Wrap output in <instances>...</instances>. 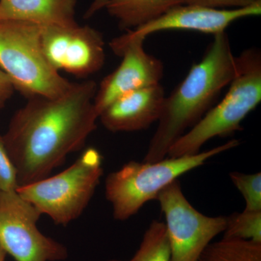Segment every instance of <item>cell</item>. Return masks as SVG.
<instances>
[{
	"instance_id": "6da1fadb",
	"label": "cell",
	"mask_w": 261,
	"mask_h": 261,
	"mask_svg": "<svg viewBox=\"0 0 261 261\" xmlns=\"http://www.w3.org/2000/svg\"><path fill=\"white\" fill-rule=\"evenodd\" d=\"M97 90L92 80L73 83L61 97L28 98L15 113L3 138L19 187L50 176L70 154L84 147L97 128Z\"/></svg>"
},
{
	"instance_id": "7a4b0ae2",
	"label": "cell",
	"mask_w": 261,
	"mask_h": 261,
	"mask_svg": "<svg viewBox=\"0 0 261 261\" xmlns=\"http://www.w3.org/2000/svg\"><path fill=\"white\" fill-rule=\"evenodd\" d=\"M236 71L237 58L227 34H216L202 59L192 65L185 80L165 98L157 129L144 161L153 162L167 157L173 143L210 110Z\"/></svg>"
},
{
	"instance_id": "3957f363",
	"label": "cell",
	"mask_w": 261,
	"mask_h": 261,
	"mask_svg": "<svg viewBox=\"0 0 261 261\" xmlns=\"http://www.w3.org/2000/svg\"><path fill=\"white\" fill-rule=\"evenodd\" d=\"M239 145L238 140H233L195 154L166 157L153 162L126 163L118 171L109 173L105 181V194L112 205L113 218L121 221L130 219L182 175Z\"/></svg>"
},
{
	"instance_id": "277c9868",
	"label": "cell",
	"mask_w": 261,
	"mask_h": 261,
	"mask_svg": "<svg viewBox=\"0 0 261 261\" xmlns=\"http://www.w3.org/2000/svg\"><path fill=\"white\" fill-rule=\"evenodd\" d=\"M237 58L236 74L224 99L171 146L167 157L190 155L215 137L242 129L241 123L261 101V54L248 49Z\"/></svg>"
},
{
	"instance_id": "5b68a950",
	"label": "cell",
	"mask_w": 261,
	"mask_h": 261,
	"mask_svg": "<svg viewBox=\"0 0 261 261\" xmlns=\"http://www.w3.org/2000/svg\"><path fill=\"white\" fill-rule=\"evenodd\" d=\"M42 27L15 20L0 21V68L15 90L27 98H56L72 86L48 61L42 44Z\"/></svg>"
},
{
	"instance_id": "8992f818",
	"label": "cell",
	"mask_w": 261,
	"mask_h": 261,
	"mask_svg": "<svg viewBox=\"0 0 261 261\" xmlns=\"http://www.w3.org/2000/svg\"><path fill=\"white\" fill-rule=\"evenodd\" d=\"M103 173L102 154L89 147L67 169L19 187L17 192L55 224L65 226L87 208Z\"/></svg>"
},
{
	"instance_id": "52a82bcc",
	"label": "cell",
	"mask_w": 261,
	"mask_h": 261,
	"mask_svg": "<svg viewBox=\"0 0 261 261\" xmlns=\"http://www.w3.org/2000/svg\"><path fill=\"white\" fill-rule=\"evenodd\" d=\"M169 242L170 261H197L218 235L224 233L226 216H207L187 200L178 180L158 195Z\"/></svg>"
},
{
	"instance_id": "ba28073f",
	"label": "cell",
	"mask_w": 261,
	"mask_h": 261,
	"mask_svg": "<svg viewBox=\"0 0 261 261\" xmlns=\"http://www.w3.org/2000/svg\"><path fill=\"white\" fill-rule=\"evenodd\" d=\"M42 214L16 192L0 191V245L16 261H61L66 247L43 234Z\"/></svg>"
},
{
	"instance_id": "9c48e42d",
	"label": "cell",
	"mask_w": 261,
	"mask_h": 261,
	"mask_svg": "<svg viewBox=\"0 0 261 261\" xmlns=\"http://www.w3.org/2000/svg\"><path fill=\"white\" fill-rule=\"evenodd\" d=\"M145 39L124 34L113 39L110 47L122 61L114 71L105 77L97 87L94 106L98 115L123 94L161 84L164 67L161 60L144 48Z\"/></svg>"
},
{
	"instance_id": "30bf717a",
	"label": "cell",
	"mask_w": 261,
	"mask_h": 261,
	"mask_svg": "<svg viewBox=\"0 0 261 261\" xmlns=\"http://www.w3.org/2000/svg\"><path fill=\"white\" fill-rule=\"evenodd\" d=\"M43 51L51 66L77 77L99 71L106 60L102 34L89 27H42Z\"/></svg>"
},
{
	"instance_id": "8fae6325",
	"label": "cell",
	"mask_w": 261,
	"mask_h": 261,
	"mask_svg": "<svg viewBox=\"0 0 261 261\" xmlns=\"http://www.w3.org/2000/svg\"><path fill=\"white\" fill-rule=\"evenodd\" d=\"M260 14L261 0H257L253 4L245 8L229 10L183 4L175 7L142 27L127 31L124 35L146 39L151 34L163 31L183 30L215 36L225 32L226 28L236 20Z\"/></svg>"
},
{
	"instance_id": "7c38bea8",
	"label": "cell",
	"mask_w": 261,
	"mask_h": 261,
	"mask_svg": "<svg viewBox=\"0 0 261 261\" xmlns=\"http://www.w3.org/2000/svg\"><path fill=\"white\" fill-rule=\"evenodd\" d=\"M161 84L123 94L105 108L99 120L111 132H132L147 129L159 121L164 103Z\"/></svg>"
},
{
	"instance_id": "4fadbf2b",
	"label": "cell",
	"mask_w": 261,
	"mask_h": 261,
	"mask_svg": "<svg viewBox=\"0 0 261 261\" xmlns=\"http://www.w3.org/2000/svg\"><path fill=\"white\" fill-rule=\"evenodd\" d=\"M77 0H0V21L15 20L41 27H73Z\"/></svg>"
},
{
	"instance_id": "5bb4252c",
	"label": "cell",
	"mask_w": 261,
	"mask_h": 261,
	"mask_svg": "<svg viewBox=\"0 0 261 261\" xmlns=\"http://www.w3.org/2000/svg\"><path fill=\"white\" fill-rule=\"evenodd\" d=\"M183 4L184 0H109L105 8L116 19L120 28L130 31Z\"/></svg>"
},
{
	"instance_id": "9a60e30c",
	"label": "cell",
	"mask_w": 261,
	"mask_h": 261,
	"mask_svg": "<svg viewBox=\"0 0 261 261\" xmlns=\"http://www.w3.org/2000/svg\"><path fill=\"white\" fill-rule=\"evenodd\" d=\"M197 261H261V243L223 238L206 247Z\"/></svg>"
},
{
	"instance_id": "2e32d148",
	"label": "cell",
	"mask_w": 261,
	"mask_h": 261,
	"mask_svg": "<svg viewBox=\"0 0 261 261\" xmlns=\"http://www.w3.org/2000/svg\"><path fill=\"white\" fill-rule=\"evenodd\" d=\"M171 250L164 222L153 220L134 256L126 261H170ZM108 261H123L112 259Z\"/></svg>"
},
{
	"instance_id": "e0dca14e",
	"label": "cell",
	"mask_w": 261,
	"mask_h": 261,
	"mask_svg": "<svg viewBox=\"0 0 261 261\" xmlns=\"http://www.w3.org/2000/svg\"><path fill=\"white\" fill-rule=\"evenodd\" d=\"M224 238L261 243V211L244 210L226 216Z\"/></svg>"
},
{
	"instance_id": "ac0fdd59",
	"label": "cell",
	"mask_w": 261,
	"mask_h": 261,
	"mask_svg": "<svg viewBox=\"0 0 261 261\" xmlns=\"http://www.w3.org/2000/svg\"><path fill=\"white\" fill-rule=\"evenodd\" d=\"M229 177L245 200L244 210L261 211V173L233 171L229 173Z\"/></svg>"
},
{
	"instance_id": "d6986e66",
	"label": "cell",
	"mask_w": 261,
	"mask_h": 261,
	"mask_svg": "<svg viewBox=\"0 0 261 261\" xmlns=\"http://www.w3.org/2000/svg\"><path fill=\"white\" fill-rule=\"evenodd\" d=\"M18 187L16 168L0 135V191L16 192Z\"/></svg>"
},
{
	"instance_id": "ffe728a7",
	"label": "cell",
	"mask_w": 261,
	"mask_h": 261,
	"mask_svg": "<svg viewBox=\"0 0 261 261\" xmlns=\"http://www.w3.org/2000/svg\"><path fill=\"white\" fill-rule=\"evenodd\" d=\"M257 0H184L185 4L197 5L214 9L245 8L253 4Z\"/></svg>"
},
{
	"instance_id": "44dd1931",
	"label": "cell",
	"mask_w": 261,
	"mask_h": 261,
	"mask_svg": "<svg viewBox=\"0 0 261 261\" xmlns=\"http://www.w3.org/2000/svg\"><path fill=\"white\" fill-rule=\"evenodd\" d=\"M15 91L9 77L0 68V109L5 107Z\"/></svg>"
},
{
	"instance_id": "7402d4cb",
	"label": "cell",
	"mask_w": 261,
	"mask_h": 261,
	"mask_svg": "<svg viewBox=\"0 0 261 261\" xmlns=\"http://www.w3.org/2000/svg\"><path fill=\"white\" fill-rule=\"evenodd\" d=\"M109 0H94L92 4L89 7L84 15V18L89 19L92 18L93 15L98 13L99 10L104 9L106 4Z\"/></svg>"
},
{
	"instance_id": "603a6c76",
	"label": "cell",
	"mask_w": 261,
	"mask_h": 261,
	"mask_svg": "<svg viewBox=\"0 0 261 261\" xmlns=\"http://www.w3.org/2000/svg\"><path fill=\"white\" fill-rule=\"evenodd\" d=\"M7 252H5L3 247L0 245V261H5L6 257Z\"/></svg>"
}]
</instances>
